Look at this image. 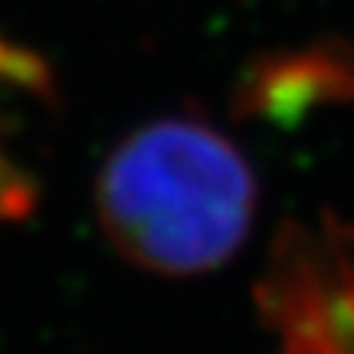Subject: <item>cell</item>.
<instances>
[{
    "mask_svg": "<svg viewBox=\"0 0 354 354\" xmlns=\"http://www.w3.org/2000/svg\"><path fill=\"white\" fill-rule=\"evenodd\" d=\"M95 220L125 263L187 279L240 253L256 220L246 154L194 115L128 131L95 177Z\"/></svg>",
    "mask_w": 354,
    "mask_h": 354,
    "instance_id": "cell-1",
    "label": "cell"
},
{
    "mask_svg": "<svg viewBox=\"0 0 354 354\" xmlns=\"http://www.w3.org/2000/svg\"><path fill=\"white\" fill-rule=\"evenodd\" d=\"M256 308L276 354H354V223L295 220L256 282Z\"/></svg>",
    "mask_w": 354,
    "mask_h": 354,
    "instance_id": "cell-2",
    "label": "cell"
}]
</instances>
